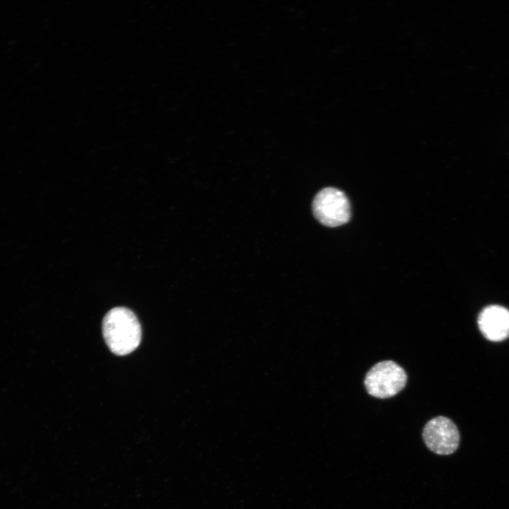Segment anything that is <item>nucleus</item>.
Returning a JSON list of instances; mask_svg holds the SVG:
<instances>
[{
  "label": "nucleus",
  "mask_w": 509,
  "mask_h": 509,
  "mask_svg": "<svg viewBox=\"0 0 509 509\" xmlns=\"http://www.w3.org/2000/svg\"><path fill=\"white\" fill-rule=\"evenodd\" d=\"M405 370L392 361H383L374 365L367 373L364 385L368 393L375 397H393L406 385Z\"/></svg>",
  "instance_id": "nucleus-2"
},
{
  "label": "nucleus",
  "mask_w": 509,
  "mask_h": 509,
  "mask_svg": "<svg viewBox=\"0 0 509 509\" xmlns=\"http://www.w3.org/2000/svg\"><path fill=\"white\" fill-rule=\"evenodd\" d=\"M423 439L433 452L447 455L458 448L460 436L455 423L445 416H437L428 421L423 430Z\"/></svg>",
  "instance_id": "nucleus-4"
},
{
  "label": "nucleus",
  "mask_w": 509,
  "mask_h": 509,
  "mask_svg": "<svg viewBox=\"0 0 509 509\" xmlns=\"http://www.w3.org/2000/svg\"><path fill=\"white\" fill-rule=\"evenodd\" d=\"M482 334L492 341H501L509 337V310L491 305L484 308L477 319Z\"/></svg>",
  "instance_id": "nucleus-5"
},
{
  "label": "nucleus",
  "mask_w": 509,
  "mask_h": 509,
  "mask_svg": "<svg viewBox=\"0 0 509 509\" xmlns=\"http://www.w3.org/2000/svg\"><path fill=\"white\" fill-rule=\"evenodd\" d=\"M312 212L317 220L328 227L347 223L351 218V207L346 194L334 187L320 190L312 201Z\"/></svg>",
  "instance_id": "nucleus-3"
},
{
  "label": "nucleus",
  "mask_w": 509,
  "mask_h": 509,
  "mask_svg": "<svg viewBox=\"0 0 509 509\" xmlns=\"http://www.w3.org/2000/svg\"><path fill=\"white\" fill-rule=\"evenodd\" d=\"M103 334L110 350L118 356L131 353L139 345L141 329L139 320L129 309L116 307L103 320Z\"/></svg>",
  "instance_id": "nucleus-1"
}]
</instances>
